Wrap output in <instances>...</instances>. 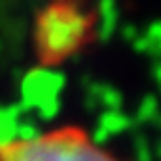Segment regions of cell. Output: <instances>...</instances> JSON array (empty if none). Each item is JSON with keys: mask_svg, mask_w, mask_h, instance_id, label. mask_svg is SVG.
Here are the masks:
<instances>
[{"mask_svg": "<svg viewBox=\"0 0 161 161\" xmlns=\"http://www.w3.org/2000/svg\"><path fill=\"white\" fill-rule=\"evenodd\" d=\"M84 31L86 23L75 8L67 4H54L44 13L40 23L42 48L48 54L63 57L82 42Z\"/></svg>", "mask_w": 161, "mask_h": 161, "instance_id": "obj_2", "label": "cell"}, {"mask_svg": "<svg viewBox=\"0 0 161 161\" xmlns=\"http://www.w3.org/2000/svg\"><path fill=\"white\" fill-rule=\"evenodd\" d=\"M0 161H119L84 132L53 130L19 138L0 149Z\"/></svg>", "mask_w": 161, "mask_h": 161, "instance_id": "obj_1", "label": "cell"}]
</instances>
